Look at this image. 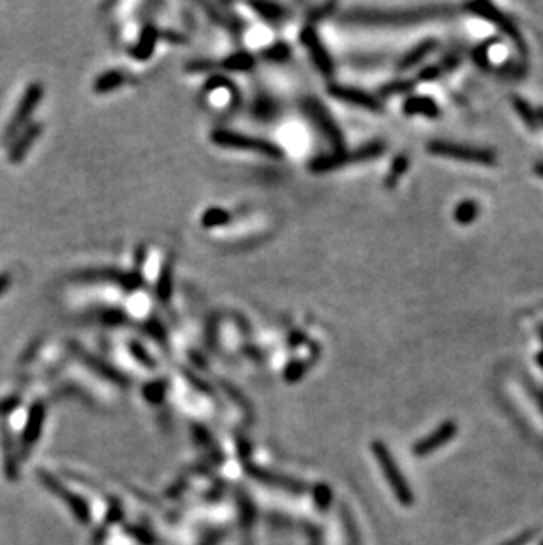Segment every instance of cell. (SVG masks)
<instances>
[{
  "label": "cell",
  "mask_w": 543,
  "mask_h": 545,
  "mask_svg": "<svg viewBox=\"0 0 543 545\" xmlns=\"http://www.w3.org/2000/svg\"><path fill=\"white\" fill-rule=\"evenodd\" d=\"M226 221H229V216L224 212V210H208L207 214L203 216V224L207 228H212V226H219V224L226 223Z\"/></svg>",
  "instance_id": "20"
},
{
  "label": "cell",
  "mask_w": 543,
  "mask_h": 545,
  "mask_svg": "<svg viewBox=\"0 0 543 545\" xmlns=\"http://www.w3.org/2000/svg\"><path fill=\"white\" fill-rule=\"evenodd\" d=\"M535 173L538 175V177L543 178V161H542V163H536L535 164Z\"/></svg>",
  "instance_id": "28"
},
{
  "label": "cell",
  "mask_w": 543,
  "mask_h": 545,
  "mask_svg": "<svg viewBox=\"0 0 543 545\" xmlns=\"http://www.w3.org/2000/svg\"><path fill=\"white\" fill-rule=\"evenodd\" d=\"M11 281H13V279H11V276H9V274H7V272L0 274V297H2V295L6 293L7 290H9V286H11Z\"/></svg>",
  "instance_id": "27"
},
{
  "label": "cell",
  "mask_w": 543,
  "mask_h": 545,
  "mask_svg": "<svg viewBox=\"0 0 543 545\" xmlns=\"http://www.w3.org/2000/svg\"><path fill=\"white\" fill-rule=\"evenodd\" d=\"M430 154L439 157H446V159L462 161V163H472V164H483V166H490L497 161L496 154L489 149H480V147L462 145V143L444 142V140H434L427 145Z\"/></svg>",
  "instance_id": "1"
},
{
  "label": "cell",
  "mask_w": 543,
  "mask_h": 545,
  "mask_svg": "<svg viewBox=\"0 0 543 545\" xmlns=\"http://www.w3.org/2000/svg\"><path fill=\"white\" fill-rule=\"evenodd\" d=\"M441 66H430V68L423 69L422 73H420V80H425V82H429V80H436L437 76L441 75Z\"/></svg>",
  "instance_id": "25"
},
{
  "label": "cell",
  "mask_w": 543,
  "mask_h": 545,
  "mask_svg": "<svg viewBox=\"0 0 543 545\" xmlns=\"http://www.w3.org/2000/svg\"><path fill=\"white\" fill-rule=\"evenodd\" d=\"M257 9H264L267 13H264L263 16H267V18H272V20L279 18V16L282 15L281 9H279L277 6H257Z\"/></svg>",
  "instance_id": "26"
},
{
  "label": "cell",
  "mask_w": 543,
  "mask_h": 545,
  "mask_svg": "<svg viewBox=\"0 0 543 545\" xmlns=\"http://www.w3.org/2000/svg\"><path fill=\"white\" fill-rule=\"evenodd\" d=\"M409 168V157L405 156V154H401V156H397L393 159V163H391L390 166V173L386 175V178H384V184H386L388 189H393L395 185H397V182L401 180L402 175L408 171Z\"/></svg>",
  "instance_id": "15"
},
{
  "label": "cell",
  "mask_w": 543,
  "mask_h": 545,
  "mask_svg": "<svg viewBox=\"0 0 543 545\" xmlns=\"http://www.w3.org/2000/svg\"><path fill=\"white\" fill-rule=\"evenodd\" d=\"M457 422L444 420L443 424L437 425L430 434H427L425 438H422L420 441H416L415 445H413V453H415L416 457L430 455V453L436 452L437 448H441V446L446 445L448 441H451V439L457 436Z\"/></svg>",
  "instance_id": "7"
},
{
  "label": "cell",
  "mask_w": 543,
  "mask_h": 545,
  "mask_svg": "<svg viewBox=\"0 0 543 545\" xmlns=\"http://www.w3.org/2000/svg\"><path fill=\"white\" fill-rule=\"evenodd\" d=\"M511 104H513L515 111H517V115L520 117V121L525 124V128H527L529 131H538V125H539L538 115H536V111L532 110L531 104L520 96L511 97Z\"/></svg>",
  "instance_id": "14"
},
{
  "label": "cell",
  "mask_w": 543,
  "mask_h": 545,
  "mask_svg": "<svg viewBox=\"0 0 543 545\" xmlns=\"http://www.w3.org/2000/svg\"><path fill=\"white\" fill-rule=\"evenodd\" d=\"M405 115H420L427 118H437L441 115V108L432 97L429 96H411L404 103Z\"/></svg>",
  "instance_id": "11"
},
{
  "label": "cell",
  "mask_w": 543,
  "mask_h": 545,
  "mask_svg": "<svg viewBox=\"0 0 543 545\" xmlns=\"http://www.w3.org/2000/svg\"><path fill=\"white\" fill-rule=\"evenodd\" d=\"M478 203L472 202V200H465V202L458 203L457 209H455V221H457L458 224H471L472 221L478 217Z\"/></svg>",
  "instance_id": "16"
},
{
  "label": "cell",
  "mask_w": 543,
  "mask_h": 545,
  "mask_svg": "<svg viewBox=\"0 0 543 545\" xmlns=\"http://www.w3.org/2000/svg\"><path fill=\"white\" fill-rule=\"evenodd\" d=\"M542 545H543V541H542Z\"/></svg>",
  "instance_id": "32"
},
{
  "label": "cell",
  "mask_w": 543,
  "mask_h": 545,
  "mask_svg": "<svg viewBox=\"0 0 543 545\" xmlns=\"http://www.w3.org/2000/svg\"><path fill=\"white\" fill-rule=\"evenodd\" d=\"M41 97H42V85L41 83H32V85L27 89V92H25V96L21 97L16 114L13 115L11 122L7 124L6 133H4V143L14 142L18 133L25 128L27 121L30 118L32 111L35 110V106L39 104Z\"/></svg>",
  "instance_id": "6"
},
{
  "label": "cell",
  "mask_w": 543,
  "mask_h": 545,
  "mask_svg": "<svg viewBox=\"0 0 543 545\" xmlns=\"http://www.w3.org/2000/svg\"><path fill=\"white\" fill-rule=\"evenodd\" d=\"M536 115H538V122L543 125V106L538 108V111H536Z\"/></svg>",
  "instance_id": "30"
},
{
  "label": "cell",
  "mask_w": 543,
  "mask_h": 545,
  "mask_svg": "<svg viewBox=\"0 0 543 545\" xmlns=\"http://www.w3.org/2000/svg\"><path fill=\"white\" fill-rule=\"evenodd\" d=\"M212 142L215 145L229 147V149H243V150H256V152L264 154L267 157H281V150L270 142L264 140L252 138V136L238 135L233 131H224V129H217L212 133Z\"/></svg>",
  "instance_id": "5"
},
{
  "label": "cell",
  "mask_w": 543,
  "mask_h": 545,
  "mask_svg": "<svg viewBox=\"0 0 543 545\" xmlns=\"http://www.w3.org/2000/svg\"><path fill=\"white\" fill-rule=\"evenodd\" d=\"M120 83H122V75L120 73H108V75L101 76V78L97 80V83H95V90L97 92H106V90H111L115 89V87H118Z\"/></svg>",
  "instance_id": "18"
},
{
  "label": "cell",
  "mask_w": 543,
  "mask_h": 545,
  "mask_svg": "<svg viewBox=\"0 0 543 545\" xmlns=\"http://www.w3.org/2000/svg\"><path fill=\"white\" fill-rule=\"evenodd\" d=\"M539 337H542V343H543V325H542V329H539Z\"/></svg>",
  "instance_id": "31"
},
{
  "label": "cell",
  "mask_w": 543,
  "mask_h": 545,
  "mask_svg": "<svg viewBox=\"0 0 543 545\" xmlns=\"http://www.w3.org/2000/svg\"><path fill=\"white\" fill-rule=\"evenodd\" d=\"M154 41H155V30L154 29H147V32L143 34V37H141L140 44H138L136 48V57L138 59H147L148 55L152 54V50H154Z\"/></svg>",
  "instance_id": "17"
},
{
  "label": "cell",
  "mask_w": 543,
  "mask_h": 545,
  "mask_svg": "<svg viewBox=\"0 0 543 545\" xmlns=\"http://www.w3.org/2000/svg\"><path fill=\"white\" fill-rule=\"evenodd\" d=\"M252 59L249 57L247 54H238V55H233L231 59H229L228 62H226V66H228L229 69H250L252 68Z\"/></svg>",
  "instance_id": "22"
},
{
  "label": "cell",
  "mask_w": 543,
  "mask_h": 545,
  "mask_svg": "<svg viewBox=\"0 0 543 545\" xmlns=\"http://www.w3.org/2000/svg\"><path fill=\"white\" fill-rule=\"evenodd\" d=\"M330 94L334 97H337L338 101H346L349 104H355V106L365 108V110H372V111H381V101L376 99L370 94L363 92L360 89H351V87H344V85H331L330 87Z\"/></svg>",
  "instance_id": "8"
},
{
  "label": "cell",
  "mask_w": 543,
  "mask_h": 545,
  "mask_svg": "<svg viewBox=\"0 0 543 545\" xmlns=\"http://www.w3.org/2000/svg\"><path fill=\"white\" fill-rule=\"evenodd\" d=\"M538 531H539L538 527H529V529H525V531H522V533H518L517 537H513V538H510V540L503 541V544H501V545H525V544H529V541H531L532 538L536 537V533H538Z\"/></svg>",
  "instance_id": "21"
},
{
  "label": "cell",
  "mask_w": 543,
  "mask_h": 545,
  "mask_svg": "<svg viewBox=\"0 0 543 545\" xmlns=\"http://www.w3.org/2000/svg\"><path fill=\"white\" fill-rule=\"evenodd\" d=\"M41 131H42L41 125L32 124L28 125V128H25V131L20 133V135L14 138L13 145H11V150H9L11 163H20V161L23 159L25 154H27L28 149L32 147V143H34L35 138L41 135Z\"/></svg>",
  "instance_id": "10"
},
{
  "label": "cell",
  "mask_w": 543,
  "mask_h": 545,
  "mask_svg": "<svg viewBox=\"0 0 543 545\" xmlns=\"http://www.w3.org/2000/svg\"><path fill=\"white\" fill-rule=\"evenodd\" d=\"M494 44V39L487 41V43H482L478 48L475 50V59L476 62H478L480 66H485L487 64V50H489L490 47Z\"/></svg>",
  "instance_id": "24"
},
{
  "label": "cell",
  "mask_w": 543,
  "mask_h": 545,
  "mask_svg": "<svg viewBox=\"0 0 543 545\" xmlns=\"http://www.w3.org/2000/svg\"><path fill=\"white\" fill-rule=\"evenodd\" d=\"M415 83L409 82V80H401V82H391L388 85H384L381 89V94L383 96H393V94H402V92H409L413 90Z\"/></svg>",
  "instance_id": "19"
},
{
  "label": "cell",
  "mask_w": 543,
  "mask_h": 545,
  "mask_svg": "<svg viewBox=\"0 0 543 545\" xmlns=\"http://www.w3.org/2000/svg\"><path fill=\"white\" fill-rule=\"evenodd\" d=\"M302 41L307 47V50L310 51V55H312L314 64L319 68V71L323 73L324 76H330L331 71H334V64H331L330 55H328V51L323 48L316 32H314L312 29H305L302 32Z\"/></svg>",
  "instance_id": "9"
},
{
  "label": "cell",
  "mask_w": 543,
  "mask_h": 545,
  "mask_svg": "<svg viewBox=\"0 0 543 545\" xmlns=\"http://www.w3.org/2000/svg\"><path fill=\"white\" fill-rule=\"evenodd\" d=\"M384 143L381 142H372L369 145L360 147L358 150H353V152H338L334 154V156H324L319 157V159L314 161L310 164L314 171H331L338 166H344V164L349 163H362V161H369V159H376L377 156L384 152Z\"/></svg>",
  "instance_id": "3"
},
{
  "label": "cell",
  "mask_w": 543,
  "mask_h": 545,
  "mask_svg": "<svg viewBox=\"0 0 543 545\" xmlns=\"http://www.w3.org/2000/svg\"><path fill=\"white\" fill-rule=\"evenodd\" d=\"M525 386H527L532 400H535L536 406H538V410L542 411V415H543V388L542 386H536L535 383H532V379H529V378L525 379Z\"/></svg>",
  "instance_id": "23"
},
{
  "label": "cell",
  "mask_w": 543,
  "mask_h": 545,
  "mask_svg": "<svg viewBox=\"0 0 543 545\" xmlns=\"http://www.w3.org/2000/svg\"><path fill=\"white\" fill-rule=\"evenodd\" d=\"M468 9L472 13V15L480 16V18L487 20L489 23L496 25L504 36H508L511 41H513L515 47H517L522 54H525L524 37L520 36V32H518V29L515 27V23L511 22L506 15H503L496 6H492L490 2H483V0H480V2H471V4H468Z\"/></svg>",
  "instance_id": "4"
},
{
  "label": "cell",
  "mask_w": 543,
  "mask_h": 545,
  "mask_svg": "<svg viewBox=\"0 0 543 545\" xmlns=\"http://www.w3.org/2000/svg\"><path fill=\"white\" fill-rule=\"evenodd\" d=\"M309 111L312 114V117L316 118V122L319 124V128L323 129L324 135L330 138V142L334 143L337 149H341L342 147V135L341 131L337 129V125H335V122L331 121L330 115H328V111H324V108L321 106L317 101H312V103L309 104Z\"/></svg>",
  "instance_id": "12"
},
{
  "label": "cell",
  "mask_w": 543,
  "mask_h": 545,
  "mask_svg": "<svg viewBox=\"0 0 543 545\" xmlns=\"http://www.w3.org/2000/svg\"><path fill=\"white\" fill-rule=\"evenodd\" d=\"M372 450H374V455H376L377 463H379L381 470H383V473L386 474L388 484H390V487L393 489L395 498H397L404 506L413 505V503H415V494H413V489L409 487L408 482H405V478H404V474L401 473V470L397 467L395 460L391 459V455H390V452H388L386 446H384L381 441H376L372 445Z\"/></svg>",
  "instance_id": "2"
},
{
  "label": "cell",
  "mask_w": 543,
  "mask_h": 545,
  "mask_svg": "<svg viewBox=\"0 0 543 545\" xmlns=\"http://www.w3.org/2000/svg\"><path fill=\"white\" fill-rule=\"evenodd\" d=\"M536 364H538V365H539V367H542V369H543V350H542V351H539V353H538V355H536Z\"/></svg>",
  "instance_id": "29"
},
{
  "label": "cell",
  "mask_w": 543,
  "mask_h": 545,
  "mask_svg": "<svg viewBox=\"0 0 543 545\" xmlns=\"http://www.w3.org/2000/svg\"><path fill=\"white\" fill-rule=\"evenodd\" d=\"M437 47V41L436 39H423L420 41L418 44H416L415 48H413L411 51H408V54L404 55V59L401 61V64H398V68L401 69H409L413 68V66L420 64V62L423 61L425 57H429L430 54H432L434 50H436Z\"/></svg>",
  "instance_id": "13"
}]
</instances>
